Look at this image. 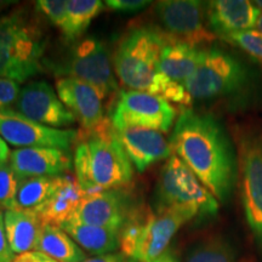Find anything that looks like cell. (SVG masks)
<instances>
[{
  "instance_id": "1",
  "label": "cell",
  "mask_w": 262,
  "mask_h": 262,
  "mask_svg": "<svg viewBox=\"0 0 262 262\" xmlns=\"http://www.w3.org/2000/svg\"><path fill=\"white\" fill-rule=\"evenodd\" d=\"M178 156L217 199L226 202L233 189L238 159L224 127L210 114L186 108L173 125L170 139Z\"/></svg>"
},
{
  "instance_id": "2",
  "label": "cell",
  "mask_w": 262,
  "mask_h": 262,
  "mask_svg": "<svg viewBox=\"0 0 262 262\" xmlns=\"http://www.w3.org/2000/svg\"><path fill=\"white\" fill-rule=\"evenodd\" d=\"M165 35L156 27H137L124 35L113 56L114 72L130 90L158 95L169 102L191 106L185 85L175 83L159 71Z\"/></svg>"
},
{
  "instance_id": "3",
  "label": "cell",
  "mask_w": 262,
  "mask_h": 262,
  "mask_svg": "<svg viewBox=\"0 0 262 262\" xmlns=\"http://www.w3.org/2000/svg\"><path fill=\"white\" fill-rule=\"evenodd\" d=\"M77 181L86 194L117 189L133 180V164L124 152L110 119L78 139L74 155Z\"/></svg>"
},
{
  "instance_id": "4",
  "label": "cell",
  "mask_w": 262,
  "mask_h": 262,
  "mask_svg": "<svg viewBox=\"0 0 262 262\" xmlns=\"http://www.w3.org/2000/svg\"><path fill=\"white\" fill-rule=\"evenodd\" d=\"M192 217L170 209H133L120 229L123 254L139 262H153L168 251L178 231Z\"/></svg>"
},
{
  "instance_id": "5",
  "label": "cell",
  "mask_w": 262,
  "mask_h": 262,
  "mask_svg": "<svg viewBox=\"0 0 262 262\" xmlns=\"http://www.w3.org/2000/svg\"><path fill=\"white\" fill-rule=\"evenodd\" d=\"M45 52L38 26L19 11L0 17V78L25 83L41 70Z\"/></svg>"
},
{
  "instance_id": "6",
  "label": "cell",
  "mask_w": 262,
  "mask_h": 262,
  "mask_svg": "<svg viewBox=\"0 0 262 262\" xmlns=\"http://www.w3.org/2000/svg\"><path fill=\"white\" fill-rule=\"evenodd\" d=\"M162 209L185 212L194 219L215 215L219 202L191 169L172 155L164 164L156 186V210Z\"/></svg>"
},
{
  "instance_id": "7",
  "label": "cell",
  "mask_w": 262,
  "mask_h": 262,
  "mask_svg": "<svg viewBox=\"0 0 262 262\" xmlns=\"http://www.w3.org/2000/svg\"><path fill=\"white\" fill-rule=\"evenodd\" d=\"M247 79L243 64L217 47L202 50L195 71L185 83L192 100H210L231 95Z\"/></svg>"
},
{
  "instance_id": "8",
  "label": "cell",
  "mask_w": 262,
  "mask_h": 262,
  "mask_svg": "<svg viewBox=\"0 0 262 262\" xmlns=\"http://www.w3.org/2000/svg\"><path fill=\"white\" fill-rule=\"evenodd\" d=\"M176 118V110L158 95L124 90L111 111L110 122L116 130L146 129L168 133Z\"/></svg>"
},
{
  "instance_id": "9",
  "label": "cell",
  "mask_w": 262,
  "mask_h": 262,
  "mask_svg": "<svg viewBox=\"0 0 262 262\" xmlns=\"http://www.w3.org/2000/svg\"><path fill=\"white\" fill-rule=\"evenodd\" d=\"M237 159L245 220L262 251V135L242 136Z\"/></svg>"
},
{
  "instance_id": "10",
  "label": "cell",
  "mask_w": 262,
  "mask_h": 262,
  "mask_svg": "<svg viewBox=\"0 0 262 262\" xmlns=\"http://www.w3.org/2000/svg\"><path fill=\"white\" fill-rule=\"evenodd\" d=\"M61 74L89 84L102 100L118 89L113 60L106 44L97 38H85L75 44Z\"/></svg>"
},
{
  "instance_id": "11",
  "label": "cell",
  "mask_w": 262,
  "mask_h": 262,
  "mask_svg": "<svg viewBox=\"0 0 262 262\" xmlns=\"http://www.w3.org/2000/svg\"><path fill=\"white\" fill-rule=\"evenodd\" d=\"M155 10L160 31L172 40L199 48L217 38L205 22V6L202 2L164 0L157 3Z\"/></svg>"
},
{
  "instance_id": "12",
  "label": "cell",
  "mask_w": 262,
  "mask_h": 262,
  "mask_svg": "<svg viewBox=\"0 0 262 262\" xmlns=\"http://www.w3.org/2000/svg\"><path fill=\"white\" fill-rule=\"evenodd\" d=\"M0 137L10 145L25 147H55L70 150L79 134L72 129H52L32 122L14 108H0Z\"/></svg>"
},
{
  "instance_id": "13",
  "label": "cell",
  "mask_w": 262,
  "mask_h": 262,
  "mask_svg": "<svg viewBox=\"0 0 262 262\" xmlns=\"http://www.w3.org/2000/svg\"><path fill=\"white\" fill-rule=\"evenodd\" d=\"M15 110L32 122L52 129L74 125L77 119L47 81H31L21 89Z\"/></svg>"
},
{
  "instance_id": "14",
  "label": "cell",
  "mask_w": 262,
  "mask_h": 262,
  "mask_svg": "<svg viewBox=\"0 0 262 262\" xmlns=\"http://www.w3.org/2000/svg\"><path fill=\"white\" fill-rule=\"evenodd\" d=\"M131 210L125 192L120 188L104 189L85 195L70 220L120 231Z\"/></svg>"
},
{
  "instance_id": "15",
  "label": "cell",
  "mask_w": 262,
  "mask_h": 262,
  "mask_svg": "<svg viewBox=\"0 0 262 262\" xmlns=\"http://www.w3.org/2000/svg\"><path fill=\"white\" fill-rule=\"evenodd\" d=\"M56 93L85 133L96 130L106 122L102 98L89 84L71 77L58 78Z\"/></svg>"
},
{
  "instance_id": "16",
  "label": "cell",
  "mask_w": 262,
  "mask_h": 262,
  "mask_svg": "<svg viewBox=\"0 0 262 262\" xmlns=\"http://www.w3.org/2000/svg\"><path fill=\"white\" fill-rule=\"evenodd\" d=\"M73 157L68 150L55 147H25L10 153L9 164L19 179L60 176L73 169Z\"/></svg>"
},
{
  "instance_id": "17",
  "label": "cell",
  "mask_w": 262,
  "mask_h": 262,
  "mask_svg": "<svg viewBox=\"0 0 262 262\" xmlns=\"http://www.w3.org/2000/svg\"><path fill=\"white\" fill-rule=\"evenodd\" d=\"M206 4L209 28L221 39L234 33L255 29L261 15L254 3L248 0H214Z\"/></svg>"
},
{
  "instance_id": "18",
  "label": "cell",
  "mask_w": 262,
  "mask_h": 262,
  "mask_svg": "<svg viewBox=\"0 0 262 262\" xmlns=\"http://www.w3.org/2000/svg\"><path fill=\"white\" fill-rule=\"evenodd\" d=\"M114 131L127 158L139 172L172 156L171 145L159 131L135 127Z\"/></svg>"
},
{
  "instance_id": "19",
  "label": "cell",
  "mask_w": 262,
  "mask_h": 262,
  "mask_svg": "<svg viewBox=\"0 0 262 262\" xmlns=\"http://www.w3.org/2000/svg\"><path fill=\"white\" fill-rule=\"evenodd\" d=\"M85 195L86 193L80 187L77 179L60 175L50 196L34 211L42 225L61 226L73 216Z\"/></svg>"
},
{
  "instance_id": "20",
  "label": "cell",
  "mask_w": 262,
  "mask_h": 262,
  "mask_svg": "<svg viewBox=\"0 0 262 262\" xmlns=\"http://www.w3.org/2000/svg\"><path fill=\"white\" fill-rule=\"evenodd\" d=\"M202 50L185 42L172 40L165 35V44L159 61L160 73L175 83L185 85L199 63Z\"/></svg>"
},
{
  "instance_id": "21",
  "label": "cell",
  "mask_w": 262,
  "mask_h": 262,
  "mask_svg": "<svg viewBox=\"0 0 262 262\" xmlns=\"http://www.w3.org/2000/svg\"><path fill=\"white\" fill-rule=\"evenodd\" d=\"M5 231L10 248L15 255L37 250L41 221L32 210H8L4 212Z\"/></svg>"
},
{
  "instance_id": "22",
  "label": "cell",
  "mask_w": 262,
  "mask_h": 262,
  "mask_svg": "<svg viewBox=\"0 0 262 262\" xmlns=\"http://www.w3.org/2000/svg\"><path fill=\"white\" fill-rule=\"evenodd\" d=\"M60 227L83 250L95 256L112 254L120 248V231L118 229L85 225L72 220L63 222Z\"/></svg>"
},
{
  "instance_id": "23",
  "label": "cell",
  "mask_w": 262,
  "mask_h": 262,
  "mask_svg": "<svg viewBox=\"0 0 262 262\" xmlns=\"http://www.w3.org/2000/svg\"><path fill=\"white\" fill-rule=\"evenodd\" d=\"M37 250L58 262H83L88 258L85 251L60 226L42 225Z\"/></svg>"
},
{
  "instance_id": "24",
  "label": "cell",
  "mask_w": 262,
  "mask_h": 262,
  "mask_svg": "<svg viewBox=\"0 0 262 262\" xmlns=\"http://www.w3.org/2000/svg\"><path fill=\"white\" fill-rule=\"evenodd\" d=\"M103 8L104 4L101 0H70L67 3L66 24L61 33L68 40L79 38Z\"/></svg>"
},
{
  "instance_id": "25",
  "label": "cell",
  "mask_w": 262,
  "mask_h": 262,
  "mask_svg": "<svg viewBox=\"0 0 262 262\" xmlns=\"http://www.w3.org/2000/svg\"><path fill=\"white\" fill-rule=\"evenodd\" d=\"M57 180L58 176L19 179L16 195V210H37L50 196Z\"/></svg>"
},
{
  "instance_id": "26",
  "label": "cell",
  "mask_w": 262,
  "mask_h": 262,
  "mask_svg": "<svg viewBox=\"0 0 262 262\" xmlns=\"http://www.w3.org/2000/svg\"><path fill=\"white\" fill-rule=\"evenodd\" d=\"M185 262H235V258L226 239L211 235L193 245L186 255Z\"/></svg>"
},
{
  "instance_id": "27",
  "label": "cell",
  "mask_w": 262,
  "mask_h": 262,
  "mask_svg": "<svg viewBox=\"0 0 262 262\" xmlns=\"http://www.w3.org/2000/svg\"><path fill=\"white\" fill-rule=\"evenodd\" d=\"M19 178L10 166L9 162L0 164V208L16 210V195H17Z\"/></svg>"
},
{
  "instance_id": "28",
  "label": "cell",
  "mask_w": 262,
  "mask_h": 262,
  "mask_svg": "<svg viewBox=\"0 0 262 262\" xmlns=\"http://www.w3.org/2000/svg\"><path fill=\"white\" fill-rule=\"evenodd\" d=\"M224 40L242 49L262 63V34L256 29L234 33L225 37Z\"/></svg>"
},
{
  "instance_id": "29",
  "label": "cell",
  "mask_w": 262,
  "mask_h": 262,
  "mask_svg": "<svg viewBox=\"0 0 262 262\" xmlns=\"http://www.w3.org/2000/svg\"><path fill=\"white\" fill-rule=\"evenodd\" d=\"M67 0H40L37 8L52 25L62 31L67 17Z\"/></svg>"
},
{
  "instance_id": "30",
  "label": "cell",
  "mask_w": 262,
  "mask_h": 262,
  "mask_svg": "<svg viewBox=\"0 0 262 262\" xmlns=\"http://www.w3.org/2000/svg\"><path fill=\"white\" fill-rule=\"evenodd\" d=\"M21 89L17 81L0 78V108H10L16 103Z\"/></svg>"
},
{
  "instance_id": "31",
  "label": "cell",
  "mask_w": 262,
  "mask_h": 262,
  "mask_svg": "<svg viewBox=\"0 0 262 262\" xmlns=\"http://www.w3.org/2000/svg\"><path fill=\"white\" fill-rule=\"evenodd\" d=\"M108 8L120 12H135L145 9L150 4V2L145 0H107L104 3Z\"/></svg>"
},
{
  "instance_id": "32",
  "label": "cell",
  "mask_w": 262,
  "mask_h": 262,
  "mask_svg": "<svg viewBox=\"0 0 262 262\" xmlns=\"http://www.w3.org/2000/svg\"><path fill=\"white\" fill-rule=\"evenodd\" d=\"M16 255L10 248L8 235L5 231L4 212L0 211V262H12Z\"/></svg>"
},
{
  "instance_id": "33",
  "label": "cell",
  "mask_w": 262,
  "mask_h": 262,
  "mask_svg": "<svg viewBox=\"0 0 262 262\" xmlns=\"http://www.w3.org/2000/svg\"><path fill=\"white\" fill-rule=\"evenodd\" d=\"M12 262H58L49 256V255L41 253L39 250H32L27 253L16 255Z\"/></svg>"
},
{
  "instance_id": "34",
  "label": "cell",
  "mask_w": 262,
  "mask_h": 262,
  "mask_svg": "<svg viewBox=\"0 0 262 262\" xmlns=\"http://www.w3.org/2000/svg\"><path fill=\"white\" fill-rule=\"evenodd\" d=\"M83 262H139L134 258L126 256L123 253H112L107 255H101V256L88 257Z\"/></svg>"
},
{
  "instance_id": "35",
  "label": "cell",
  "mask_w": 262,
  "mask_h": 262,
  "mask_svg": "<svg viewBox=\"0 0 262 262\" xmlns=\"http://www.w3.org/2000/svg\"><path fill=\"white\" fill-rule=\"evenodd\" d=\"M10 153L11 152H10L8 143H6L5 141L0 137V164L9 162Z\"/></svg>"
},
{
  "instance_id": "36",
  "label": "cell",
  "mask_w": 262,
  "mask_h": 262,
  "mask_svg": "<svg viewBox=\"0 0 262 262\" xmlns=\"http://www.w3.org/2000/svg\"><path fill=\"white\" fill-rule=\"evenodd\" d=\"M153 262H178L176 261V258L172 256L171 253H169V251H166V253H164L162 256L157 258Z\"/></svg>"
},
{
  "instance_id": "37",
  "label": "cell",
  "mask_w": 262,
  "mask_h": 262,
  "mask_svg": "<svg viewBox=\"0 0 262 262\" xmlns=\"http://www.w3.org/2000/svg\"><path fill=\"white\" fill-rule=\"evenodd\" d=\"M256 31H257V32H260L261 34H262V12H261L260 17H258V19H257V24H256Z\"/></svg>"
},
{
  "instance_id": "38",
  "label": "cell",
  "mask_w": 262,
  "mask_h": 262,
  "mask_svg": "<svg viewBox=\"0 0 262 262\" xmlns=\"http://www.w3.org/2000/svg\"><path fill=\"white\" fill-rule=\"evenodd\" d=\"M253 3L258 10H262V0H256V2H253Z\"/></svg>"
}]
</instances>
